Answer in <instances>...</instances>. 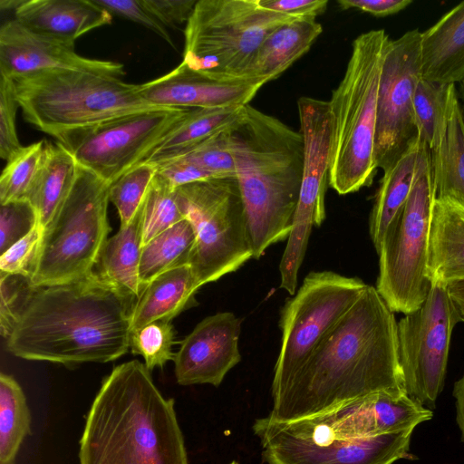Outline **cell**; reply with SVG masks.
Listing matches in <instances>:
<instances>
[{"mask_svg": "<svg viewBox=\"0 0 464 464\" xmlns=\"http://www.w3.org/2000/svg\"><path fill=\"white\" fill-rule=\"evenodd\" d=\"M382 391H405L398 328L393 312L368 285L273 398L268 416L301 420Z\"/></svg>", "mask_w": 464, "mask_h": 464, "instance_id": "cell-1", "label": "cell"}, {"mask_svg": "<svg viewBox=\"0 0 464 464\" xmlns=\"http://www.w3.org/2000/svg\"><path fill=\"white\" fill-rule=\"evenodd\" d=\"M136 300L95 272L66 283L34 285L6 349L22 359L70 368L114 361L130 347Z\"/></svg>", "mask_w": 464, "mask_h": 464, "instance_id": "cell-2", "label": "cell"}, {"mask_svg": "<svg viewBox=\"0 0 464 464\" xmlns=\"http://www.w3.org/2000/svg\"><path fill=\"white\" fill-rule=\"evenodd\" d=\"M174 406L145 364L115 366L86 415L80 464H188Z\"/></svg>", "mask_w": 464, "mask_h": 464, "instance_id": "cell-3", "label": "cell"}, {"mask_svg": "<svg viewBox=\"0 0 464 464\" xmlns=\"http://www.w3.org/2000/svg\"><path fill=\"white\" fill-rule=\"evenodd\" d=\"M230 147L253 258L259 259L291 234L303 179V136L247 104L230 129Z\"/></svg>", "mask_w": 464, "mask_h": 464, "instance_id": "cell-4", "label": "cell"}, {"mask_svg": "<svg viewBox=\"0 0 464 464\" xmlns=\"http://www.w3.org/2000/svg\"><path fill=\"white\" fill-rule=\"evenodd\" d=\"M383 29L370 30L353 42L344 75L333 92V147L329 186L340 195L372 185L378 167L374 156L377 102L385 50Z\"/></svg>", "mask_w": 464, "mask_h": 464, "instance_id": "cell-5", "label": "cell"}, {"mask_svg": "<svg viewBox=\"0 0 464 464\" xmlns=\"http://www.w3.org/2000/svg\"><path fill=\"white\" fill-rule=\"evenodd\" d=\"M24 119L49 135L156 107L139 84L87 71L44 70L11 79Z\"/></svg>", "mask_w": 464, "mask_h": 464, "instance_id": "cell-6", "label": "cell"}, {"mask_svg": "<svg viewBox=\"0 0 464 464\" xmlns=\"http://www.w3.org/2000/svg\"><path fill=\"white\" fill-rule=\"evenodd\" d=\"M109 188L78 165L70 192L44 229L30 276L33 285L66 283L94 272L110 232Z\"/></svg>", "mask_w": 464, "mask_h": 464, "instance_id": "cell-7", "label": "cell"}, {"mask_svg": "<svg viewBox=\"0 0 464 464\" xmlns=\"http://www.w3.org/2000/svg\"><path fill=\"white\" fill-rule=\"evenodd\" d=\"M295 19L264 8L259 0H198L184 30L182 62L210 74L244 77L263 41Z\"/></svg>", "mask_w": 464, "mask_h": 464, "instance_id": "cell-8", "label": "cell"}, {"mask_svg": "<svg viewBox=\"0 0 464 464\" xmlns=\"http://www.w3.org/2000/svg\"><path fill=\"white\" fill-rule=\"evenodd\" d=\"M196 240L189 266L198 287L237 271L253 258L237 178H217L176 188Z\"/></svg>", "mask_w": 464, "mask_h": 464, "instance_id": "cell-9", "label": "cell"}, {"mask_svg": "<svg viewBox=\"0 0 464 464\" xmlns=\"http://www.w3.org/2000/svg\"><path fill=\"white\" fill-rule=\"evenodd\" d=\"M436 198L431 161L419 173L403 208L388 226L379 250L376 289L393 313L409 314L428 296L430 227Z\"/></svg>", "mask_w": 464, "mask_h": 464, "instance_id": "cell-10", "label": "cell"}, {"mask_svg": "<svg viewBox=\"0 0 464 464\" xmlns=\"http://www.w3.org/2000/svg\"><path fill=\"white\" fill-rule=\"evenodd\" d=\"M267 464H392L406 459L413 429L364 439H346L309 417L279 421L268 415L252 426Z\"/></svg>", "mask_w": 464, "mask_h": 464, "instance_id": "cell-11", "label": "cell"}, {"mask_svg": "<svg viewBox=\"0 0 464 464\" xmlns=\"http://www.w3.org/2000/svg\"><path fill=\"white\" fill-rule=\"evenodd\" d=\"M367 285L360 278L333 271H312L304 277L281 310V348L274 369L273 398L285 389Z\"/></svg>", "mask_w": 464, "mask_h": 464, "instance_id": "cell-12", "label": "cell"}, {"mask_svg": "<svg viewBox=\"0 0 464 464\" xmlns=\"http://www.w3.org/2000/svg\"><path fill=\"white\" fill-rule=\"evenodd\" d=\"M189 109L151 107L54 136L79 165L112 183L143 163Z\"/></svg>", "mask_w": 464, "mask_h": 464, "instance_id": "cell-13", "label": "cell"}, {"mask_svg": "<svg viewBox=\"0 0 464 464\" xmlns=\"http://www.w3.org/2000/svg\"><path fill=\"white\" fill-rule=\"evenodd\" d=\"M459 322L463 314L448 285L433 282L424 302L397 323L404 390L430 410L443 390L451 334Z\"/></svg>", "mask_w": 464, "mask_h": 464, "instance_id": "cell-14", "label": "cell"}, {"mask_svg": "<svg viewBox=\"0 0 464 464\" xmlns=\"http://www.w3.org/2000/svg\"><path fill=\"white\" fill-rule=\"evenodd\" d=\"M300 132L304 140L303 179L293 228L279 263L280 288L296 292L314 226L325 219L324 198L329 185L333 147V116L329 102L301 97L297 102Z\"/></svg>", "mask_w": 464, "mask_h": 464, "instance_id": "cell-15", "label": "cell"}, {"mask_svg": "<svg viewBox=\"0 0 464 464\" xmlns=\"http://www.w3.org/2000/svg\"><path fill=\"white\" fill-rule=\"evenodd\" d=\"M419 29L390 40L384 53L377 102L374 156L388 169L417 137L413 97L420 72Z\"/></svg>", "mask_w": 464, "mask_h": 464, "instance_id": "cell-16", "label": "cell"}, {"mask_svg": "<svg viewBox=\"0 0 464 464\" xmlns=\"http://www.w3.org/2000/svg\"><path fill=\"white\" fill-rule=\"evenodd\" d=\"M266 83L262 79L210 74L181 62L169 72L139 84V91L156 107L223 108L249 104Z\"/></svg>", "mask_w": 464, "mask_h": 464, "instance_id": "cell-17", "label": "cell"}, {"mask_svg": "<svg viewBox=\"0 0 464 464\" xmlns=\"http://www.w3.org/2000/svg\"><path fill=\"white\" fill-rule=\"evenodd\" d=\"M241 322L231 312L217 313L199 322L175 353L177 382L219 386L227 373L241 361Z\"/></svg>", "mask_w": 464, "mask_h": 464, "instance_id": "cell-18", "label": "cell"}, {"mask_svg": "<svg viewBox=\"0 0 464 464\" xmlns=\"http://www.w3.org/2000/svg\"><path fill=\"white\" fill-rule=\"evenodd\" d=\"M68 69L122 77V63L78 54L74 45L34 33L15 19L0 28V74L10 79L44 70Z\"/></svg>", "mask_w": 464, "mask_h": 464, "instance_id": "cell-19", "label": "cell"}, {"mask_svg": "<svg viewBox=\"0 0 464 464\" xmlns=\"http://www.w3.org/2000/svg\"><path fill=\"white\" fill-rule=\"evenodd\" d=\"M431 410L405 391H382L313 416L346 439H364L415 429L430 420Z\"/></svg>", "mask_w": 464, "mask_h": 464, "instance_id": "cell-20", "label": "cell"}, {"mask_svg": "<svg viewBox=\"0 0 464 464\" xmlns=\"http://www.w3.org/2000/svg\"><path fill=\"white\" fill-rule=\"evenodd\" d=\"M14 19L26 29L73 44L82 34L111 23L93 0H24Z\"/></svg>", "mask_w": 464, "mask_h": 464, "instance_id": "cell-21", "label": "cell"}, {"mask_svg": "<svg viewBox=\"0 0 464 464\" xmlns=\"http://www.w3.org/2000/svg\"><path fill=\"white\" fill-rule=\"evenodd\" d=\"M421 78L442 84L464 79V1L420 34Z\"/></svg>", "mask_w": 464, "mask_h": 464, "instance_id": "cell-22", "label": "cell"}, {"mask_svg": "<svg viewBox=\"0 0 464 464\" xmlns=\"http://www.w3.org/2000/svg\"><path fill=\"white\" fill-rule=\"evenodd\" d=\"M430 161V150L417 135L404 153L383 171L369 218V233L376 252L388 226L405 205L419 173Z\"/></svg>", "mask_w": 464, "mask_h": 464, "instance_id": "cell-23", "label": "cell"}, {"mask_svg": "<svg viewBox=\"0 0 464 464\" xmlns=\"http://www.w3.org/2000/svg\"><path fill=\"white\" fill-rule=\"evenodd\" d=\"M428 271L431 282L464 280V204L436 198L430 227Z\"/></svg>", "mask_w": 464, "mask_h": 464, "instance_id": "cell-24", "label": "cell"}, {"mask_svg": "<svg viewBox=\"0 0 464 464\" xmlns=\"http://www.w3.org/2000/svg\"><path fill=\"white\" fill-rule=\"evenodd\" d=\"M322 32L321 24L311 19L277 27L260 44L243 76L266 82L276 80L310 50Z\"/></svg>", "mask_w": 464, "mask_h": 464, "instance_id": "cell-25", "label": "cell"}, {"mask_svg": "<svg viewBox=\"0 0 464 464\" xmlns=\"http://www.w3.org/2000/svg\"><path fill=\"white\" fill-rule=\"evenodd\" d=\"M198 286L189 265L168 270L149 283L136 300L131 333L156 321L171 322L196 304Z\"/></svg>", "mask_w": 464, "mask_h": 464, "instance_id": "cell-26", "label": "cell"}, {"mask_svg": "<svg viewBox=\"0 0 464 464\" xmlns=\"http://www.w3.org/2000/svg\"><path fill=\"white\" fill-rule=\"evenodd\" d=\"M142 203L130 223L107 239L94 269L102 279L136 299L141 293L139 266L142 249Z\"/></svg>", "mask_w": 464, "mask_h": 464, "instance_id": "cell-27", "label": "cell"}, {"mask_svg": "<svg viewBox=\"0 0 464 464\" xmlns=\"http://www.w3.org/2000/svg\"><path fill=\"white\" fill-rule=\"evenodd\" d=\"M246 106L189 109L143 163L157 164L186 154L208 138L239 121L245 115Z\"/></svg>", "mask_w": 464, "mask_h": 464, "instance_id": "cell-28", "label": "cell"}, {"mask_svg": "<svg viewBox=\"0 0 464 464\" xmlns=\"http://www.w3.org/2000/svg\"><path fill=\"white\" fill-rule=\"evenodd\" d=\"M436 198L464 204V111L452 90L444 135L438 149L431 152Z\"/></svg>", "mask_w": 464, "mask_h": 464, "instance_id": "cell-29", "label": "cell"}, {"mask_svg": "<svg viewBox=\"0 0 464 464\" xmlns=\"http://www.w3.org/2000/svg\"><path fill=\"white\" fill-rule=\"evenodd\" d=\"M78 162L61 143H46L44 158L28 197L44 229L70 192L78 169Z\"/></svg>", "mask_w": 464, "mask_h": 464, "instance_id": "cell-30", "label": "cell"}, {"mask_svg": "<svg viewBox=\"0 0 464 464\" xmlns=\"http://www.w3.org/2000/svg\"><path fill=\"white\" fill-rule=\"evenodd\" d=\"M195 240L194 227L185 218L143 245L139 266L141 291L160 274L189 265Z\"/></svg>", "mask_w": 464, "mask_h": 464, "instance_id": "cell-31", "label": "cell"}, {"mask_svg": "<svg viewBox=\"0 0 464 464\" xmlns=\"http://www.w3.org/2000/svg\"><path fill=\"white\" fill-rule=\"evenodd\" d=\"M31 434V413L15 379L0 373V464H14L24 438Z\"/></svg>", "mask_w": 464, "mask_h": 464, "instance_id": "cell-32", "label": "cell"}, {"mask_svg": "<svg viewBox=\"0 0 464 464\" xmlns=\"http://www.w3.org/2000/svg\"><path fill=\"white\" fill-rule=\"evenodd\" d=\"M455 84L420 79L413 97L414 121L418 137L430 152L435 151L445 132L449 103Z\"/></svg>", "mask_w": 464, "mask_h": 464, "instance_id": "cell-33", "label": "cell"}, {"mask_svg": "<svg viewBox=\"0 0 464 464\" xmlns=\"http://www.w3.org/2000/svg\"><path fill=\"white\" fill-rule=\"evenodd\" d=\"M47 141L23 146L8 160L0 178V203L28 200L40 171Z\"/></svg>", "mask_w": 464, "mask_h": 464, "instance_id": "cell-34", "label": "cell"}, {"mask_svg": "<svg viewBox=\"0 0 464 464\" xmlns=\"http://www.w3.org/2000/svg\"><path fill=\"white\" fill-rule=\"evenodd\" d=\"M142 205V246L186 218L178 202L176 189L158 172Z\"/></svg>", "mask_w": 464, "mask_h": 464, "instance_id": "cell-35", "label": "cell"}, {"mask_svg": "<svg viewBox=\"0 0 464 464\" xmlns=\"http://www.w3.org/2000/svg\"><path fill=\"white\" fill-rule=\"evenodd\" d=\"M157 173L151 163H140L110 184L109 199L116 207L121 227L127 226L143 202Z\"/></svg>", "mask_w": 464, "mask_h": 464, "instance_id": "cell-36", "label": "cell"}, {"mask_svg": "<svg viewBox=\"0 0 464 464\" xmlns=\"http://www.w3.org/2000/svg\"><path fill=\"white\" fill-rule=\"evenodd\" d=\"M175 331L170 322H152L131 333L130 350L133 354L141 355L146 368L150 372L156 367L162 368L173 361L172 352Z\"/></svg>", "mask_w": 464, "mask_h": 464, "instance_id": "cell-37", "label": "cell"}, {"mask_svg": "<svg viewBox=\"0 0 464 464\" xmlns=\"http://www.w3.org/2000/svg\"><path fill=\"white\" fill-rule=\"evenodd\" d=\"M230 129L214 134L182 156L205 170L212 179L236 178Z\"/></svg>", "mask_w": 464, "mask_h": 464, "instance_id": "cell-38", "label": "cell"}, {"mask_svg": "<svg viewBox=\"0 0 464 464\" xmlns=\"http://www.w3.org/2000/svg\"><path fill=\"white\" fill-rule=\"evenodd\" d=\"M38 224L35 208L28 200L1 204L0 255L29 234Z\"/></svg>", "mask_w": 464, "mask_h": 464, "instance_id": "cell-39", "label": "cell"}, {"mask_svg": "<svg viewBox=\"0 0 464 464\" xmlns=\"http://www.w3.org/2000/svg\"><path fill=\"white\" fill-rule=\"evenodd\" d=\"M33 285L30 277L0 272V328L6 340Z\"/></svg>", "mask_w": 464, "mask_h": 464, "instance_id": "cell-40", "label": "cell"}, {"mask_svg": "<svg viewBox=\"0 0 464 464\" xmlns=\"http://www.w3.org/2000/svg\"><path fill=\"white\" fill-rule=\"evenodd\" d=\"M18 107L12 80L0 74V156L5 160L23 147L15 124Z\"/></svg>", "mask_w": 464, "mask_h": 464, "instance_id": "cell-41", "label": "cell"}, {"mask_svg": "<svg viewBox=\"0 0 464 464\" xmlns=\"http://www.w3.org/2000/svg\"><path fill=\"white\" fill-rule=\"evenodd\" d=\"M43 233L44 228L37 224L29 234L1 254L0 271L30 277Z\"/></svg>", "mask_w": 464, "mask_h": 464, "instance_id": "cell-42", "label": "cell"}, {"mask_svg": "<svg viewBox=\"0 0 464 464\" xmlns=\"http://www.w3.org/2000/svg\"><path fill=\"white\" fill-rule=\"evenodd\" d=\"M110 14H115L153 31L169 44L174 47L167 28L160 23L144 6L142 0H93Z\"/></svg>", "mask_w": 464, "mask_h": 464, "instance_id": "cell-43", "label": "cell"}, {"mask_svg": "<svg viewBox=\"0 0 464 464\" xmlns=\"http://www.w3.org/2000/svg\"><path fill=\"white\" fill-rule=\"evenodd\" d=\"M198 0H142L149 12L166 28L188 23Z\"/></svg>", "mask_w": 464, "mask_h": 464, "instance_id": "cell-44", "label": "cell"}, {"mask_svg": "<svg viewBox=\"0 0 464 464\" xmlns=\"http://www.w3.org/2000/svg\"><path fill=\"white\" fill-rule=\"evenodd\" d=\"M154 165L157 167V172L175 189L192 182L212 179L209 174L184 156Z\"/></svg>", "mask_w": 464, "mask_h": 464, "instance_id": "cell-45", "label": "cell"}, {"mask_svg": "<svg viewBox=\"0 0 464 464\" xmlns=\"http://www.w3.org/2000/svg\"><path fill=\"white\" fill-rule=\"evenodd\" d=\"M266 9L284 14L296 19L315 18L327 8V0H259Z\"/></svg>", "mask_w": 464, "mask_h": 464, "instance_id": "cell-46", "label": "cell"}, {"mask_svg": "<svg viewBox=\"0 0 464 464\" xmlns=\"http://www.w3.org/2000/svg\"><path fill=\"white\" fill-rule=\"evenodd\" d=\"M343 9L357 8L374 16L394 14L411 4V0H338Z\"/></svg>", "mask_w": 464, "mask_h": 464, "instance_id": "cell-47", "label": "cell"}, {"mask_svg": "<svg viewBox=\"0 0 464 464\" xmlns=\"http://www.w3.org/2000/svg\"><path fill=\"white\" fill-rule=\"evenodd\" d=\"M452 394L456 401V420L464 441V375L454 383Z\"/></svg>", "mask_w": 464, "mask_h": 464, "instance_id": "cell-48", "label": "cell"}, {"mask_svg": "<svg viewBox=\"0 0 464 464\" xmlns=\"http://www.w3.org/2000/svg\"><path fill=\"white\" fill-rule=\"evenodd\" d=\"M448 290L461 312H464V280L449 283Z\"/></svg>", "mask_w": 464, "mask_h": 464, "instance_id": "cell-49", "label": "cell"}, {"mask_svg": "<svg viewBox=\"0 0 464 464\" xmlns=\"http://www.w3.org/2000/svg\"><path fill=\"white\" fill-rule=\"evenodd\" d=\"M24 2L22 1H14V0H1L0 1V6L2 10H15L21 5V4Z\"/></svg>", "mask_w": 464, "mask_h": 464, "instance_id": "cell-50", "label": "cell"}, {"mask_svg": "<svg viewBox=\"0 0 464 464\" xmlns=\"http://www.w3.org/2000/svg\"><path fill=\"white\" fill-rule=\"evenodd\" d=\"M458 97L464 111V79L459 82V88H457Z\"/></svg>", "mask_w": 464, "mask_h": 464, "instance_id": "cell-51", "label": "cell"}, {"mask_svg": "<svg viewBox=\"0 0 464 464\" xmlns=\"http://www.w3.org/2000/svg\"><path fill=\"white\" fill-rule=\"evenodd\" d=\"M230 464H238L237 461H232Z\"/></svg>", "mask_w": 464, "mask_h": 464, "instance_id": "cell-52", "label": "cell"}, {"mask_svg": "<svg viewBox=\"0 0 464 464\" xmlns=\"http://www.w3.org/2000/svg\"><path fill=\"white\" fill-rule=\"evenodd\" d=\"M462 314H463V322H464V312H462Z\"/></svg>", "mask_w": 464, "mask_h": 464, "instance_id": "cell-53", "label": "cell"}]
</instances>
